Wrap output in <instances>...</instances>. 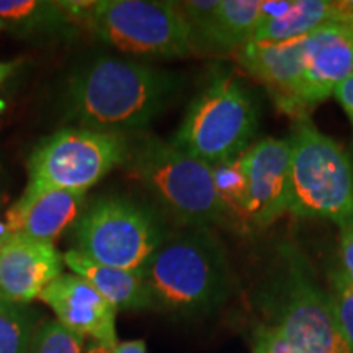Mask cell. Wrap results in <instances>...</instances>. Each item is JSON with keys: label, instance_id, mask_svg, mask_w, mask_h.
Instances as JSON below:
<instances>
[{"label": "cell", "instance_id": "6da1fadb", "mask_svg": "<svg viewBox=\"0 0 353 353\" xmlns=\"http://www.w3.org/2000/svg\"><path fill=\"white\" fill-rule=\"evenodd\" d=\"M183 88L185 77L175 70L101 54L77 65L65 79L61 112L79 128L126 136L151 125Z\"/></svg>", "mask_w": 353, "mask_h": 353}, {"label": "cell", "instance_id": "7a4b0ae2", "mask_svg": "<svg viewBox=\"0 0 353 353\" xmlns=\"http://www.w3.org/2000/svg\"><path fill=\"white\" fill-rule=\"evenodd\" d=\"M154 311L198 317L223 306L231 293V268L210 228L169 232L143 270Z\"/></svg>", "mask_w": 353, "mask_h": 353}, {"label": "cell", "instance_id": "3957f363", "mask_svg": "<svg viewBox=\"0 0 353 353\" xmlns=\"http://www.w3.org/2000/svg\"><path fill=\"white\" fill-rule=\"evenodd\" d=\"M262 304L296 353H353L334 299L317 281L301 250L280 244Z\"/></svg>", "mask_w": 353, "mask_h": 353}, {"label": "cell", "instance_id": "277c9868", "mask_svg": "<svg viewBox=\"0 0 353 353\" xmlns=\"http://www.w3.org/2000/svg\"><path fill=\"white\" fill-rule=\"evenodd\" d=\"M128 172L143 183L180 228L226 224L213 167L159 136L130 144Z\"/></svg>", "mask_w": 353, "mask_h": 353}, {"label": "cell", "instance_id": "5b68a950", "mask_svg": "<svg viewBox=\"0 0 353 353\" xmlns=\"http://www.w3.org/2000/svg\"><path fill=\"white\" fill-rule=\"evenodd\" d=\"M259 103L236 74L218 70L201 87L170 143L214 167L239 157L259 131Z\"/></svg>", "mask_w": 353, "mask_h": 353}, {"label": "cell", "instance_id": "8992f818", "mask_svg": "<svg viewBox=\"0 0 353 353\" xmlns=\"http://www.w3.org/2000/svg\"><path fill=\"white\" fill-rule=\"evenodd\" d=\"M291 139L288 211L339 228L353 221V159L341 143L304 118Z\"/></svg>", "mask_w": 353, "mask_h": 353}, {"label": "cell", "instance_id": "52a82bcc", "mask_svg": "<svg viewBox=\"0 0 353 353\" xmlns=\"http://www.w3.org/2000/svg\"><path fill=\"white\" fill-rule=\"evenodd\" d=\"M74 249L101 265L143 272L167 236L165 221L152 206L130 196L95 198L72 226Z\"/></svg>", "mask_w": 353, "mask_h": 353}, {"label": "cell", "instance_id": "ba28073f", "mask_svg": "<svg viewBox=\"0 0 353 353\" xmlns=\"http://www.w3.org/2000/svg\"><path fill=\"white\" fill-rule=\"evenodd\" d=\"M130 143L117 132L69 126L39 141L28 157V183L23 193L46 190L85 192L125 165Z\"/></svg>", "mask_w": 353, "mask_h": 353}, {"label": "cell", "instance_id": "9c48e42d", "mask_svg": "<svg viewBox=\"0 0 353 353\" xmlns=\"http://www.w3.org/2000/svg\"><path fill=\"white\" fill-rule=\"evenodd\" d=\"M87 30L125 54L161 59L196 54L192 28L176 2L99 0Z\"/></svg>", "mask_w": 353, "mask_h": 353}, {"label": "cell", "instance_id": "30bf717a", "mask_svg": "<svg viewBox=\"0 0 353 353\" xmlns=\"http://www.w3.org/2000/svg\"><path fill=\"white\" fill-rule=\"evenodd\" d=\"M250 231H263L288 211L291 139L265 138L241 154Z\"/></svg>", "mask_w": 353, "mask_h": 353}, {"label": "cell", "instance_id": "8fae6325", "mask_svg": "<svg viewBox=\"0 0 353 353\" xmlns=\"http://www.w3.org/2000/svg\"><path fill=\"white\" fill-rule=\"evenodd\" d=\"M304 41L306 37L278 43L250 41L236 52L242 69L265 85L278 108L298 121L307 118L301 103Z\"/></svg>", "mask_w": 353, "mask_h": 353}, {"label": "cell", "instance_id": "7c38bea8", "mask_svg": "<svg viewBox=\"0 0 353 353\" xmlns=\"http://www.w3.org/2000/svg\"><path fill=\"white\" fill-rule=\"evenodd\" d=\"M63 254L51 242L10 234L0 250V296L30 304L63 275Z\"/></svg>", "mask_w": 353, "mask_h": 353}, {"label": "cell", "instance_id": "4fadbf2b", "mask_svg": "<svg viewBox=\"0 0 353 353\" xmlns=\"http://www.w3.org/2000/svg\"><path fill=\"white\" fill-rule=\"evenodd\" d=\"M353 74V28L327 21L304 41L301 103L304 112L334 95L337 85Z\"/></svg>", "mask_w": 353, "mask_h": 353}, {"label": "cell", "instance_id": "5bb4252c", "mask_svg": "<svg viewBox=\"0 0 353 353\" xmlns=\"http://www.w3.org/2000/svg\"><path fill=\"white\" fill-rule=\"evenodd\" d=\"M39 299L52 309L61 324L74 332L88 335L112 348L118 343L114 325L118 311L82 276L63 273Z\"/></svg>", "mask_w": 353, "mask_h": 353}, {"label": "cell", "instance_id": "9a60e30c", "mask_svg": "<svg viewBox=\"0 0 353 353\" xmlns=\"http://www.w3.org/2000/svg\"><path fill=\"white\" fill-rule=\"evenodd\" d=\"M85 192L46 190L21 193L6 213L8 232L26 234L33 239L54 242L65 229L72 228L85 210Z\"/></svg>", "mask_w": 353, "mask_h": 353}, {"label": "cell", "instance_id": "2e32d148", "mask_svg": "<svg viewBox=\"0 0 353 353\" xmlns=\"http://www.w3.org/2000/svg\"><path fill=\"white\" fill-rule=\"evenodd\" d=\"M263 0H219L205 23L192 30L196 54L237 52L254 37Z\"/></svg>", "mask_w": 353, "mask_h": 353}, {"label": "cell", "instance_id": "e0dca14e", "mask_svg": "<svg viewBox=\"0 0 353 353\" xmlns=\"http://www.w3.org/2000/svg\"><path fill=\"white\" fill-rule=\"evenodd\" d=\"M63 260L70 272L87 280L117 311L154 309L143 272H130L101 265L76 249L68 250L63 255Z\"/></svg>", "mask_w": 353, "mask_h": 353}, {"label": "cell", "instance_id": "ac0fdd59", "mask_svg": "<svg viewBox=\"0 0 353 353\" xmlns=\"http://www.w3.org/2000/svg\"><path fill=\"white\" fill-rule=\"evenodd\" d=\"M327 21H337V2L325 0H291V2H263L254 43H278L304 38Z\"/></svg>", "mask_w": 353, "mask_h": 353}, {"label": "cell", "instance_id": "d6986e66", "mask_svg": "<svg viewBox=\"0 0 353 353\" xmlns=\"http://www.w3.org/2000/svg\"><path fill=\"white\" fill-rule=\"evenodd\" d=\"M0 20L26 37H70L77 26L57 2L46 0H0Z\"/></svg>", "mask_w": 353, "mask_h": 353}, {"label": "cell", "instance_id": "ffe728a7", "mask_svg": "<svg viewBox=\"0 0 353 353\" xmlns=\"http://www.w3.org/2000/svg\"><path fill=\"white\" fill-rule=\"evenodd\" d=\"M39 314L30 304L0 296V353H30Z\"/></svg>", "mask_w": 353, "mask_h": 353}, {"label": "cell", "instance_id": "44dd1931", "mask_svg": "<svg viewBox=\"0 0 353 353\" xmlns=\"http://www.w3.org/2000/svg\"><path fill=\"white\" fill-rule=\"evenodd\" d=\"M85 337L74 332L57 319L44 321L33 335L30 353H83Z\"/></svg>", "mask_w": 353, "mask_h": 353}, {"label": "cell", "instance_id": "7402d4cb", "mask_svg": "<svg viewBox=\"0 0 353 353\" xmlns=\"http://www.w3.org/2000/svg\"><path fill=\"white\" fill-rule=\"evenodd\" d=\"M330 286H332L330 296L334 299L339 321H341L347 339L353 345V283L341 268V270L330 272Z\"/></svg>", "mask_w": 353, "mask_h": 353}, {"label": "cell", "instance_id": "603a6c76", "mask_svg": "<svg viewBox=\"0 0 353 353\" xmlns=\"http://www.w3.org/2000/svg\"><path fill=\"white\" fill-rule=\"evenodd\" d=\"M255 334L262 339L265 348H267V353H296L276 325H260V327L255 330Z\"/></svg>", "mask_w": 353, "mask_h": 353}, {"label": "cell", "instance_id": "cb8c5ba5", "mask_svg": "<svg viewBox=\"0 0 353 353\" xmlns=\"http://www.w3.org/2000/svg\"><path fill=\"white\" fill-rule=\"evenodd\" d=\"M342 272L353 283V221L341 228Z\"/></svg>", "mask_w": 353, "mask_h": 353}, {"label": "cell", "instance_id": "d4e9b609", "mask_svg": "<svg viewBox=\"0 0 353 353\" xmlns=\"http://www.w3.org/2000/svg\"><path fill=\"white\" fill-rule=\"evenodd\" d=\"M334 95L339 103L342 105L343 112L347 113L348 120L353 125V74H350L341 85H337V88L334 90Z\"/></svg>", "mask_w": 353, "mask_h": 353}, {"label": "cell", "instance_id": "484cf974", "mask_svg": "<svg viewBox=\"0 0 353 353\" xmlns=\"http://www.w3.org/2000/svg\"><path fill=\"white\" fill-rule=\"evenodd\" d=\"M113 353H148V345L144 341H123L113 348Z\"/></svg>", "mask_w": 353, "mask_h": 353}, {"label": "cell", "instance_id": "4316f807", "mask_svg": "<svg viewBox=\"0 0 353 353\" xmlns=\"http://www.w3.org/2000/svg\"><path fill=\"white\" fill-rule=\"evenodd\" d=\"M83 353H113V348L92 339V341L85 345V350H83Z\"/></svg>", "mask_w": 353, "mask_h": 353}, {"label": "cell", "instance_id": "83f0119b", "mask_svg": "<svg viewBox=\"0 0 353 353\" xmlns=\"http://www.w3.org/2000/svg\"><path fill=\"white\" fill-rule=\"evenodd\" d=\"M15 70V63H0V85L12 76Z\"/></svg>", "mask_w": 353, "mask_h": 353}, {"label": "cell", "instance_id": "f1b7e54d", "mask_svg": "<svg viewBox=\"0 0 353 353\" xmlns=\"http://www.w3.org/2000/svg\"><path fill=\"white\" fill-rule=\"evenodd\" d=\"M8 236H10V232H8L6 223H3V221H0V250H2V247H3V244H6Z\"/></svg>", "mask_w": 353, "mask_h": 353}, {"label": "cell", "instance_id": "f546056e", "mask_svg": "<svg viewBox=\"0 0 353 353\" xmlns=\"http://www.w3.org/2000/svg\"><path fill=\"white\" fill-rule=\"evenodd\" d=\"M254 353H267V348H265V343L262 342V339L255 334V341H254Z\"/></svg>", "mask_w": 353, "mask_h": 353}, {"label": "cell", "instance_id": "4dcf8cb0", "mask_svg": "<svg viewBox=\"0 0 353 353\" xmlns=\"http://www.w3.org/2000/svg\"><path fill=\"white\" fill-rule=\"evenodd\" d=\"M2 28H6V25H3L2 20H0V30H2Z\"/></svg>", "mask_w": 353, "mask_h": 353}]
</instances>
